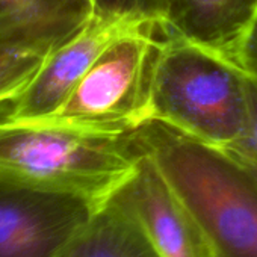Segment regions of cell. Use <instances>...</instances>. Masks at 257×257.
Here are the masks:
<instances>
[{"label":"cell","instance_id":"6da1fadb","mask_svg":"<svg viewBox=\"0 0 257 257\" xmlns=\"http://www.w3.org/2000/svg\"><path fill=\"white\" fill-rule=\"evenodd\" d=\"M143 159L132 134L110 137L0 119V180L74 197L95 209L131 182Z\"/></svg>","mask_w":257,"mask_h":257},{"label":"cell","instance_id":"7a4b0ae2","mask_svg":"<svg viewBox=\"0 0 257 257\" xmlns=\"http://www.w3.org/2000/svg\"><path fill=\"white\" fill-rule=\"evenodd\" d=\"M132 135L198 219L216 257H257V180L240 162L159 121Z\"/></svg>","mask_w":257,"mask_h":257},{"label":"cell","instance_id":"3957f363","mask_svg":"<svg viewBox=\"0 0 257 257\" xmlns=\"http://www.w3.org/2000/svg\"><path fill=\"white\" fill-rule=\"evenodd\" d=\"M248 119V74L224 53L167 34L153 74L152 121L227 150Z\"/></svg>","mask_w":257,"mask_h":257},{"label":"cell","instance_id":"277c9868","mask_svg":"<svg viewBox=\"0 0 257 257\" xmlns=\"http://www.w3.org/2000/svg\"><path fill=\"white\" fill-rule=\"evenodd\" d=\"M167 31L147 22L116 38L67 100L35 121L77 132L124 137L152 121V88Z\"/></svg>","mask_w":257,"mask_h":257},{"label":"cell","instance_id":"5b68a950","mask_svg":"<svg viewBox=\"0 0 257 257\" xmlns=\"http://www.w3.org/2000/svg\"><path fill=\"white\" fill-rule=\"evenodd\" d=\"M97 209L0 180V257H59Z\"/></svg>","mask_w":257,"mask_h":257},{"label":"cell","instance_id":"8992f818","mask_svg":"<svg viewBox=\"0 0 257 257\" xmlns=\"http://www.w3.org/2000/svg\"><path fill=\"white\" fill-rule=\"evenodd\" d=\"M147 22L92 13L77 31L46 55L32 80L0 119H35L55 112L116 38Z\"/></svg>","mask_w":257,"mask_h":257},{"label":"cell","instance_id":"52a82bcc","mask_svg":"<svg viewBox=\"0 0 257 257\" xmlns=\"http://www.w3.org/2000/svg\"><path fill=\"white\" fill-rule=\"evenodd\" d=\"M113 200L137 216L161 257H216L198 219L146 155Z\"/></svg>","mask_w":257,"mask_h":257},{"label":"cell","instance_id":"ba28073f","mask_svg":"<svg viewBox=\"0 0 257 257\" xmlns=\"http://www.w3.org/2000/svg\"><path fill=\"white\" fill-rule=\"evenodd\" d=\"M255 13L257 0H171L164 28L231 59Z\"/></svg>","mask_w":257,"mask_h":257},{"label":"cell","instance_id":"9c48e42d","mask_svg":"<svg viewBox=\"0 0 257 257\" xmlns=\"http://www.w3.org/2000/svg\"><path fill=\"white\" fill-rule=\"evenodd\" d=\"M59 257H161L137 216L116 200L97 209Z\"/></svg>","mask_w":257,"mask_h":257},{"label":"cell","instance_id":"30bf717a","mask_svg":"<svg viewBox=\"0 0 257 257\" xmlns=\"http://www.w3.org/2000/svg\"><path fill=\"white\" fill-rule=\"evenodd\" d=\"M0 11L13 17L32 41L55 47L94 13L80 0H0Z\"/></svg>","mask_w":257,"mask_h":257},{"label":"cell","instance_id":"8fae6325","mask_svg":"<svg viewBox=\"0 0 257 257\" xmlns=\"http://www.w3.org/2000/svg\"><path fill=\"white\" fill-rule=\"evenodd\" d=\"M52 49L25 43L0 50V116L23 92Z\"/></svg>","mask_w":257,"mask_h":257},{"label":"cell","instance_id":"7c38bea8","mask_svg":"<svg viewBox=\"0 0 257 257\" xmlns=\"http://www.w3.org/2000/svg\"><path fill=\"white\" fill-rule=\"evenodd\" d=\"M171 0H95L94 13L165 25Z\"/></svg>","mask_w":257,"mask_h":257},{"label":"cell","instance_id":"4fadbf2b","mask_svg":"<svg viewBox=\"0 0 257 257\" xmlns=\"http://www.w3.org/2000/svg\"><path fill=\"white\" fill-rule=\"evenodd\" d=\"M249 119L243 137L230 149L224 150L240 162L257 180V79L248 76Z\"/></svg>","mask_w":257,"mask_h":257},{"label":"cell","instance_id":"5bb4252c","mask_svg":"<svg viewBox=\"0 0 257 257\" xmlns=\"http://www.w3.org/2000/svg\"><path fill=\"white\" fill-rule=\"evenodd\" d=\"M231 59L251 77L257 79V13L245 35L234 49Z\"/></svg>","mask_w":257,"mask_h":257},{"label":"cell","instance_id":"9a60e30c","mask_svg":"<svg viewBox=\"0 0 257 257\" xmlns=\"http://www.w3.org/2000/svg\"><path fill=\"white\" fill-rule=\"evenodd\" d=\"M25 43L40 44V43L32 41L31 37L25 32V29L13 17H10L4 11H0V50L11 47V46H17V44H25Z\"/></svg>","mask_w":257,"mask_h":257},{"label":"cell","instance_id":"2e32d148","mask_svg":"<svg viewBox=\"0 0 257 257\" xmlns=\"http://www.w3.org/2000/svg\"><path fill=\"white\" fill-rule=\"evenodd\" d=\"M80 2H83L85 5H88L94 11V2H95V0H80Z\"/></svg>","mask_w":257,"mask_h":257}]
</instances>
